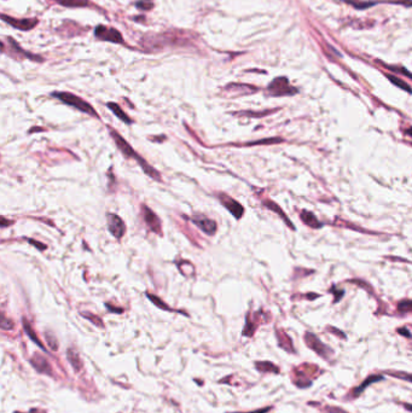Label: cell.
<instances>
[{
	"label": "cell",
	"instance_id": "9c48e42d",
	"mask_svg": "<svg viewBox=\"0 0 412 413\" xmlns=\"http://www.w3.org/2000/svg\"><path fill=\"white\" fill-rule=\"evenodd\" d=\"M259 88L255 87L253 85H247V84H236V82H232V84L226 85L222 92L225 93L228 97H241V96H247L251 95V93L258 92Z\"/></svg>",
	"mask_w": 412,
	"mask_h": 413
},
{
	"label": "cell",
	"instance_id": "7a4b0ae2",
	"mask_svg": "<svg viewBox=\"0 0 412 413\" xmlns=\"http://www.w3.org/2000/svg\"><path fill=\"white\" fill-rule=\"evenodd\" d=\"M51 96L52 97L57 98L58 101H61L63 104L72 106V108H75L76 110H79V111L84 112V114H87L97 120L101 119V116H99L98 112L96 111L95 108H93V106L89 104L88 102H86L85 99L79 97V96H75L74 93L55 91L51 93Z\"/></svg>",
	"mask_w": 412,
	"mask_h": 413
},
{
	"label": "cell",
	"instance_id": "603a6c76",
	"mask_svg": "<svg viewBox=\"0 0 412 413\" xmlns=\"http://www.w3.org/2000/svg\"><path fill=\"white\" fill-rule=\"evenodd\" d=\"M255 368L262 374H279V371H281L278 366L271 361H257Z\"/></svg>",
	"mask_w": 412,
	"mask_h": 413
},
{
	"label": "cell",
	"instance_id": "44dd1931",
	"mask_svg": "<svg viewBox=\"0 0 412 413\" xmlns=\"http://www.w3.org/2000/svg\"><path fill=\"white\" fill-rule=\"evenodd\" d=\"M285 139L281 138V136H271V138H264V139H259V141H253V142H247L243 143V144H230L234 146H257V145H272V144H281V143H284Z\"/></svg>",
	"mask_w": 412,
	"mask_h": 413
},
{
	"label": "cell",
	"instance_id": "ffe728a7",
	"mask_svg": "<svg viewBox=\"0 0 412 413\" xmlns=\"http://www.w3.org/2000/svg\"><path fill=\"white\" fill-rule=\"evenodd\" d=\"M300 219L302 220V222L306 224L308 226V227L311 228H322L323 227V224H322V221H319L317 219V216H315L313 213L310 212V211H306L304 209L300 213Z\"/></svg>",
	"mask_w": 412,
	"mask_h": 413
},
{
	"label": "cell",
	"instance_id": "d4e9b609",
	"mask_svg": "<svg viewBox=\"0 0 412 413\" xmlns=\"http://www.w3.org/2000/svg\"><path fill=\"white\" fill-rule=\"evenodd\" d=\"M277 111V110H264V111H253V110H241V111H236L232 115L235 116H245V118H264L272 114V112Z\"/></svg>",
	"mask_w": 412,
	"mask_h": 413
},
{
	"label": "cell",
	"instance_id": "4fadbf2b",
	"mask_svg": "<svg viewBox=\"0 0 412 413\" xmlns=\"http://www.w3.org/2000/svg\"><path fill=\"white\" fill-rule=\"evenodd\" d=\"M308 374H305L304 366L300 365V368L292 370V382L297 388H310L312 385V378H308Z\"/></svg>",
	"mask_w": 412,
	"mask_h": 413
},
{
	"label": "cell",
	"instance_id": "30bf717a",
	"mask_svg": "<svg viewBox=\"0 0 412 413\" xmlns=\"http://www.w3.org/2000/svg\"><path fill=\"white\" fill-rule=\"evenodd\" d=\"M190 220L192 224H195L202 232L205 233V235L209 236V237L214 236L218 231L217 221L207 218L205 215H195L192 216Z\"/></svg>",
	"mask_w": 412,
	"mask_h": 413
},
{
	"label": "cell",
	"instance_id": "60d3db41",
	"mask_svg": "<svg viewBox=\"0 0 412 413\" xmlns=\"http://www.w3.org/2000/svg\"><path fill=\"white\" fill-rule=\"evenodd\" d=\"M271 409H272V406H268V407L254 409V411H249V412H235V413H267V412H270Z\"/></svg>",
	"mask_w": 412,
	"mask_h": 413
},
{
	"label": "cell",
	"instance_id": "8fae6325",
	"mask_svg": "<svg viewBox=\"0 0 412 413\" xmlns=\"http://www.w3.org/2000/svg\"><path fill=\"white\" fill-rule=\"evenodd\" d=\"M3 21L5 23H8L11 27H13L15 29H19V31H32L33 28H35V26L38 25L39 21L38 18H13V17H10V16L5 15V13H3L2 16Z\"/></svg>",
	"mask_w": 412,
	"mask_h": 413
},
{
	"label": "cell",
	"instance_id": "f35d334b",
	"mask_svg": "<svg viewBox=\"0 0 412 413\" xmlns=\"http://www.w3.org/2000/svg\"><path fill=\"white\" fill-rule=\"evenodd\" d=\"M2 328L4 330H10L13 328V322L12 320H9V319L5 318V315H3V319H2Z\"/></svg>",
	"mask_w": 412,
	"mask_h": 413
},
{
	"label": "cell",
	"instance_id": "277c9868",
	"mask_svg": "<svg viewBox=\"0 0 412 413\" xmlns=\"http://www.w3.org/2000/svg\"><path fill=\"white\" fill-rule=\"evenodd\" d=\"M304 341L306 343V346H307L308 348L311 349V351H313L315 354L321 356L322 359H324V360L327 361H330L331 358L334 356V351L329 347V346L325 345L319 339V337L317 335H314L313 332H305L304 335Z\"/></svg>",
	"mask_w": 412,
	"mask_h": 413
},
{
	"label": "cell",
	"instance_id": "b9f144b4",
	"mask_svg": "<svg viewBox=\"0 0 412 413\" xmlns=\"http://www.w3.org/2000/svg\"><path fill=\"white\" fill-rule=\"evenodd\" d=\"M328 330H329V331H330V332H331V334H335V335H337V336H338V337H340V338H344V339H346V338H347V337H346V335L344 334V332H342V331H340V330H337V329H335V328H331V326H329V328H328Z\"/></svg>",
	"mask_w": 412,
	"mask_h": 413
},
{
	"label": "cell",
	"instance_id": "6da1fadb",
	"mask_svg": "<svg viewBox=\"0 0 412 413\" xmlns=\"http://www.w3.org/2000/svg\"><path fill=\"white\" fill-rule=\"evenodd\" d=\"M106 128L109 129V134H110L112 142L115 143L116 148L120 150V152H121V154L124 155L126 158L134 159V161L139 165V167L142 168V171L144 172L145 174L149 176V178H151L152 180H155V181L162 182L161 173H159L157 169L152 167L151 165H149L148 161H146L145 158H143L137 151H134V149L132 148L131 144H129V143L126 141L124 136L120 134L116 129L112 128L111 126H106Z\"/></svg>",
	"mask_w": 412,
	"mask_h": 413
},
{
	"label": "cell",
	"instance_id": "ac0fdd59",
	"mask_svg": "<svg viewBox=\"0 0 412 413\" xmlns=\"http://www.w3.org/2000/svg\"><path fill=\"white\" fill-rule=\"evenodd\" d=\"M106 106H108L109 110H110V111L116 116V118L121 120L122 122L126 123V125H133V123H134V121H133V120L129 118L127 114H126V112L124 111V110H122V108L118 104V103L109 102V103H106Z\"/></svg>",
	"mask_w": 412,
	"mask_h": 413
},
{
	"label": "cell",
	"instance_id": "4dcf8cb0",
	"mask_svg": "<svg viewBox=\"0 0 412 413\" xmlns=\"http://www.w3.org/2000/svg\"><path fill=\"white\" fill-rule=\"evenodd\" d=\"M381 65H383L385 69H388V71L397 73V74H401V75L406 76V78H408V79H412V73L408 72L407 69L403 65L401 66L400 65H388V64H385V63H381Z\"/></svg>",
	"mask_w": 412,
	"mask_h": 413
},
{
	"label": "cell",
	"instance_id": "d6986e66",
	"mask_svg": "<svg viewBox=\"0 0 412 413\" xmlns=\"http://www.w3.org/2000/svg\"><path fill=\"white\" fill-rule=\"evenodd\" d=\"M276 336H277L279 347H281L282 349H284V351L288 353H295L291 338L289 337L287 334H285L283 330H279V329L276 330Z\"/></svg>",
	"mask_w": 412,
	"mask_h": 413
},
{
	"label": "cell",
	"instance_id": "ab89813d",
	"mask_svg": "<svg viewBox=\"0 0 412 413\" xmlns=\"http://www.w3.org/2000/svg\"><path fill=\"white\" fill-rule=\"evenodd\" d=\"M105 307L108 308L109 312L111 313H116V314H121V313H124V308L121 307H112L110 304H105Z\"/></svg>",
	"mask_w": 412,
	"mask_h": 413
},
{
	"label": "cell",
	"instance_id": "7402d4cb",
	"mask_svg": "<svg viewBox=\"0 0 412 413\" xmlns=\"http://www.w3.org/2000/svg\"><path fill=\"white\" fill-rule=\"evenodd\" d=\"M22 323H23V329H25L26 334L28 335V337L31 338L32 341L35 343L36 346H39V348H40V349H42V351H44V352H48V349H46V348L44 347V345H42L41 341H40V339L38 338V336H36L35 331H34V330H33L32 325H31V323H29L28 320H27L26 318H23V319H22Z\"/></svg>",
	"mask_w": 412,
	"mask_h": 413
},
{
	"label": "cell",
	"instance_id": "f6af8a7d",
	"mask_svg": "<svg viewBox=\"0 0 412 413\" xmlns=\"http://www.w3.org/2000/svg\"><path fill=\"white\" fill-rule=\"evenodd\" d=\"M403 407L408 412H412V404H407V402H401Z\"/></svg>",
	"mask_w": 412,
	"mask_h": 413
},
{
	"label": "cell",
	"instance_id": "f546056e",
	"mask_svg": "<svg viewBox=\"0 0 412 413\" xmlns=\"http://www.w3.org/2000/svg\"><path fill=\"white\" fill-rule=\"evenodd\" d=\"M59 5L65 8H85L89 5L88 0H61Z\"/></svg>",
	"mask_w": 412,
	"mask_h": 413
},
{
	"label": "cell",
	"instance_id": "d6a6232c",
	"mask_svg": "<svg viewBox=\"0 0 412 413\" xmlns=\"http://www.w3.org/2000/svg\"><path fill=\"white\" fill-rule=\"evenodd\" d=\"M398 312L401 314H406V313H412V300H401L398 304Z\"/></svg>",
	"mask_w": 412,
	"mask_h": 413
},
{
	"label": "cell",
	"instance_id": "d590c367",
	"mask_svg": "<svg viewBox=\"0 0 412 413\" xmlns=\"http://www.w3.org/2000/svg\"><path fill=\"white\" fill-rule=\"evenodd\" d=\"M330 292H332V294L335 295L334 304H337V302L340 301V300L344 297V295H345V290H342V289H337L336 286H332V288L330 289Z\"/></svg>",
	"mask_w": 412,
	"mask_h": 413
},
{
	"label": "cell",
	"instance_id": "7dc6e473",
	"mask_svg": "<svg viewBox=\"0 0 412 413\" xmlns=\"http://www.w3.org/2000/svg\"><path fill=\"white\" fill-rule=\"evenodd\" d=\"M28 413H46L45 411H41V409H38V408H33L29 411Z\"/></svg>",
	"mask_w": 412,
	"mask_h": 413
},
{
	"label": "cell",
	"instance_id": "1f68e13d",
	"mask_svg": "<svg viewBox=\"0 0 412 413\" xmlns=\"http://www.w3.org/2000/svg\"><path fill=\"white\" fill-rule=\"evenodd\" d=\"M81 315L84 316V318L87 319V320L91 322L93 325L98 326V328H102V329L104 328V324H103V320H102L101 316L92 314L91 312H81Z\"/></svg>",
	"mask_w": 412,
	"mask_h": 413
},
{
	"label": "cell",
	"instance_id": "8992f818",
	"mask_svg": "<svg viewBox=\"0 0 412 413\" xmlns=\"http://www.w3.org/2000/svg\"><path fill=\"white\" fill-rule=\"evenodd\" d=\"M141 214L142 218L144 220L146 227H148L149 231L157 233V235L162 236V222L161 219L158 218L157 214L154 211H151L150 206H148L146 204L141 205Z\"/></svg>",
	"mask_w": 412,
	"mask_h": 413
},
{
	"label": "cell",
	"instance_id": "ee69618b",
	"mask_svg": "<svg viewBox=\"0 0 412 413\" xmlns=\"http://www.w3.org/2000/svg\"><path fill=\"white\" fill-rule=\"evenodd\" d=\"M12 224H13V221H6L5 216H3V218H2V227L3 228L8 227V225H12Z\"/></svg>",
	"mask_w": 412,
	"mask_h": 413
},
{
	"label": "cell",
	"instance_id": "7c38bea8",
	"mask_svg": "<svg viewBox=\"0 0 412 413\" xmlns=\"http://www.w3.org/2000/svg\"><path fill=\"white\" fill-rule=\"evenodd\" d=\"M383 379H384L383 375H369L368 377L365 378V381L363 383H360V384H359L357 388L352 389V391L348 393L347 399H357V398H359V396L361 395V393H363L365 389L369 387V385L374 384V383L383 381Z\"/></svg>",
	"mask_w": 412,
	"mask_h": 413
},
{
	"label": "cell",
	"instance_id": "7bdbcfd3",
	"mask_svg": "<svg viewBox=\"0 0 412 413\" xmlns=\"http://www.w3.org/2000/svg\"><path fill=\"white\" fill-rule=\"evenodd\" d=\"M397 331H398V334L403 335V336H405V337H407V338H410V337H412V335L410 334V331H408V330H407L406 328H401V329H398V330H397Z\"/></svg>",
	"mask_w": 412,
	"mask_h": 413
},
{
	"label": "cell",
	"instance_id": "5bb4252c",
	"mask_svg": "<svg viewBox=\"0 0 412 413\" xmlns=\"http://www.w3.org/2000/svg\"><path fill=\"white\" fill-rule=\"evenodd\" d=\"M262 205H264L266 209H268V211L276 213V214H277L279 218H281L285 222V224H287V226L289 228H291L292 231H295V226L292 225V222L290 221V219L288 218V215L285 214V213L283 212V209H282L281 206L277 204V203L273 202V201H271V199H265V201L262 202Z\"/></svg>",
	"mask_w": 412,
	"mask_h": 413
},
{
	"label": "cell",
	"instance_id": "2e32d148",
	"mask_svg": "<svg viewBox=\"0 0 412 413\" xmlns=\"http://www.w3.org/2000/svg\"><path fill=\"white\" fill-rule=\"evenodd\" d=\"M6 40H8L10 48H11L12 51H15L16 56H19V57L28 58V59H31V61H34V62H42V61H44V58H41V57H40V56L34 55V53H31V52L25 51V50H23V49L21 48V46H19V45L17 44V42H16L15 40H13L12 38H8Z\"/></svg>",
	"mask_w": 412,
	"mask_h": 413
},
{
	"label": "cell",
	"instance_id": "bcb514c9",
	"mask_svg": "<svg viewBox=\"0 0 412 413\" xmlns=\"http://www.w3.org/2000/svg\"><path fill=\"white\" fill-rule=\"evenodd\" d=\"M404 134L407 135V136H411V138H412V127H408V128L405 129Z\"/></svg>",
	"mask_w": 412,
	"mask_h": 413
},
{
	"label": "cell",
	"instance_id": "f1b7e54d",
	"mask_svg": "<svg viewBox=\"0 0 412 413\" xmlns=\"http://www.w3.org/2000/svg\"><path fill=\"white\" fill-rule=\"evenodd\" d=\"M384 375L391 376V377H393V378L400 379V381L412 383V374H408V372L395 371V370H387V371H384Z\"/></svg>",
	"mask_w": 412,
	"mask_h": 413
},
{
	"label": "cell",
	"instance_id": "3957f363",
	"mask_svg": "<svg viewBox=\"0 0 412 413\" xmlns=\"http://www.w3.org/2000/svg\"><path fill=\"white\" fill-rule=\"evenodd\" d=\"M266 93L271 97H289L297 95L299 89L290 85L287 76H278L268 84Z\"/></svg>",
	"mask_w": 412,
	"mask_h": 413
},
{
	"label": "cell",
	"instance_id": "9a60e30c",
	"mask_svg": "<svg viewBox=\"0 0 412 413\" xmlns=\"http://www.w3.org/2000/svg\"><path fill=\"white\" fill-rule=\"evenodd\" d=\"M31 364L33 365V368H34L36 371L39 372V374H45V375L52 376L51 365H50L49 360L45 358V356L35 354L31 359Z\"/></svg>",
	"mask_w": 412,
	"mask_h": 413
},
{
	"label": "cell",
	"instance_id": "484cf974",
	"mask_svg": "<svg viewBox=\"0 0 412 413\" xmlns=\"http://www.w3.org/2000/svg\"><path fill=\"white\" fill-rule=\"evenodd\" d=\"M145 295H146V297H148L149 300H150V301L152 302V304H154L156 307L157 308H159V309H162V311H168V312H175V309H173V308H171L169 307V306L166 304V302L164 301V300L162 299H159L157 295H155V294H150V292L149 291H146L145 292Z\"/></svg>",
	"mask_w": 412,
	"mask_h": 413
},
{
	"label": "cell",
	"instance_id": "f907efd6",
	"mask_svg": "<svg viewBox=\"0 0 412 413\" xmlns=\"http://www.w3.org/2000/svg\"><path fill=\"white\" fill-rule=\"evenodd\" d=\"M15 413H21V412H15Z\"/></svg>",
	"mask_w": 412,
	"mask_h": 413
},
{
	"label": "cell",
	"instance_id": "4316f807",
	"mask_svg": "<svg viewBox=\"0 0 412 413\" xmlns=\"http://www.w3.org/2000/svg\"><path fill=\"white\" fill-rule=\"evenodd\" d=\"M385 76H387V79L390 80V81L394 86H397L398 88H401L403 91L407 92V93H412V87L407 84V82H405L404 80H401L400 78H398V76H395L394 74H385Z\"/></svg>",
	"mask_w": 412,
	"mask_h": 413
},
{
	"label": "cell",
	"instance_id": "681fc988",
	"mask_svg": "<svg viewBox=\"0 0 412 413\" xmlns=\"http://www.w3.org/2000/svg\"><path fill=\"white\" fill-rule=\"evenodd\" d=\"M55 2H57V3H58V4H59V2H61V0H55Z\"/></svg>",
	"mask_w": 412,
	"mask_h": 413
},
{
	"label": "cell",
	"instance_id": "ba28073f",
	"mask_svg": "<svg viewBox=\"0 0 412 413\" xmlns=\"http://www.w3.org/2000/svg\"><path fill=\"white\" fill-rule=\"evenodd\" d=\"M106 224H108V230L109 232L111 233L112 237L118 239H122V237L126 235V224L124 222V220L118 214H114V213H108L106 214Z\"/></svg>",
	"mask_w": 412,
	"mask_h": 413
},
{
	"label": "cell",
	"instance_id": "5b68a950",
	"mask_svg": "<svg viewBox=\"0 0 412 413\" xmlns=\"http://www.w3.org/2000/svg\"><path fill=\"white\" fill-rule=\"evenodd\" d=\"M95 36L98 40H102V41L125 45V40L122 38L121 33H120L118 29L111 28V27H106L103 25L97 26L95 29Z\"/></svg>",
	"mask_w": 412,
	"mask_h": 413
},
{
	"label": "cell",
	"instance_id": "e0dca14e",
	"mask_svg": "<svg viewBox=\"0 0 412 413\" xmlns=\"http://www.w3.org/2000/svg\"><path fill=\"white\" fill-rule=\"evenodd\" d=\"M259 313H251V312L248 313L247 318H245V325H244V329H243V332H242V335L248 336V337H251V336L254 335L255 330L258 329Z\"/></svg>",
	"mask_w": 412,
	"mask_h": 413
},
{
	"label": "cell",
	"instance_id": "836d02e7",
	"mask_svg": "<svg viewBox=\"0 0 412 413\" xmlns=\"http://www.w3.org/2000/svg\"><path fill=\"white\" fill-rule=\"evenodd\" d=\"M45 337H46V341H48V343H49V347L51 348L53 352L57 351L58 342H57V339H56L55 336H53L51 332H45Z\"/></svg>",
	"mask_w": 412,
	"mask_h": 413
},
{
	"label": "cell",
	"instance_id": "e575fe53",
	"mask_svg": "<svg viewBox=\"0 0 412 413\" xmlns=\"http://www.w3.org/2000/svg\"><path fill=\"white\" fill-rule=\"evenodd\" d=\"M25 239L29 243V244H32L33 246H34V248H36L40 251H44V250H46V249H48V245H45L44 243L35 241V239H33V238H25Z\"/></svg>",
	"mask_w": 412,
	"mask_h": 413
},
{
	"label": "cell",
	"instance_id": "74e56055",
	"mask_svg": "<svg viewBox=\"0 0 412 413\" xmlns=\"http://www.w3.org/2000/svg\"><path fill=\"white\" fill-rule=\"evenodd\" d=\"M135 5H137L138 9L146 10V11H149V10H151L152 6H154V4H152L151 0H141V2H138Z\"/></svg>",
	"mask_w": 412,
	"mask_h": 413
},
{
	"label": "cell",
	"instance_id": "c3c4849f",
	"mask_svg": "<svg viewBox=\"0 0 412 413\" xmlns=\"http://www.w3.org/2000/svg\"><path fill=\"white\" fill-rule=\"evenodd\" d=\"M319 296H321V295L315 294V295H307V296H306V297H307L308 300H313V299H317V297H319Z\"/></svg>",
	"mask_w": 412,
	"mask_h": 413
},
{
	"label": "cell",
	"instance_id": "52a82bcc",
	"mask_svg": "<svg viewBox=\"0 0 412 413\" xmlns=\"http://www.w3.org/2000/svg\"><path fill=\"white\" fill-rule=\"evenodd\" d=\"M218 201L221 203L222 206L230 214L235 216L236 220L242 219V216L244 215V206L239 203L237 199L230 197L228 195L224 194V192H218L217 194Z\"/></svg>",
	"mask_w": 412,
	"mask_h": 413
},
{
	"label": "cell",
	"instance_id": "cb8c5ba5",
	"mask_svg": "<svg viewBox=\"0 0 412 413\" xmlns=\"http://www.w3.org/2000/svg\"><path fill=\"white\" fill-rule=\"evenodd\" d=\"M66 355H68V360L73 366V369H74V371L75 372L80 371V370L82 369V361L81 359H80L78 352H76L74 348H69L68 352H66Z\"/></svg>",
	"mask_w": 412,
	"mask_h": 413
},
{
	"label": "cell",
	"instance_id": "8d00e7d4",
	"mask_svg": "<svg viewBox=\"0 0 412 413\" xmlns=\"http://www.w3.org/2000/svg\"><path fill=\"white\" fill-rule=\"evenodd\" d=\"M323 411L325 413H350V412L346 411V409H342L341 407H337V406H330V405L324 406Z\"/></svg>",
	"mask_w": 412,
	"mask_h": 413
},
{
	"label": "cell",
	"instance_id": "83f0119b",
	"mask_svg": "<svg viewBox=\"0 0 412 413\" xmlns=\"http://www.w3.org/2000/svg\"><path fill=\"white\" fill-rule=\"evenodd\" d=\"M341 2L346 3L347 5L353 6V8L357 9V10H367L369 8H371V6H374V5L377 4V3L364 2V0H341Z\"/></svg>",
	"mask_w": 412,
	"mask_h": 413
}]
</instances>
